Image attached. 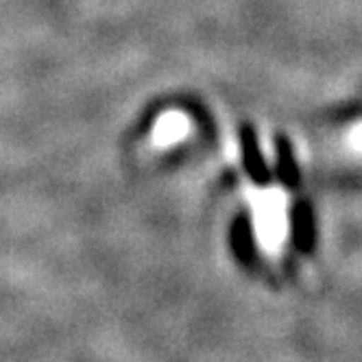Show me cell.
Masks as SVG:
<instances>
[{"label": "cell", "instance_id": "3", "mask_svg": "<svg viewBox=\"0 0 362 362\" xmlns=\"http://www.w3.org/2000/svg\"><path fill=\"white\" fill-rule=\"evenodd\" d=\"M284 212H281V201L277 197H271L269 201L262 203V210H260V221L264 227V234L269 236L271 243H275L284 229Z\"/></svg>", "mask_w": 362, "mask_h": 362}, {"label": "cell", "instance_id": "4", "mask_svg": "<svg viewBox=\"0 0 362 362\" xmlns=\"http://www.w3.org/2000/svg\"><path fill=\"white\" fill-rule=\"evenodd\" d=\"M277 158H279V175L281 179L286 181L288 186L297 184V168H295V160H293V153L288 142L279 138L277 140Z\"/></svg>", "mask_w": 362, "mask_h": 362}, {"label": "cell", "instance_id": "2", "mask_svg": "<svg viewBox=\"0 0 362 362\" xmlns=\"http://www.w3.org/2000/svg\"><path fill=\"white\" fill-rule=\"evenodd\" d=\"M186 132H188V120L181 114H168L155 127V140L160 144H173L184 138Z\"/></svg>", "mask_w": 362, "mask_h": 362}, {"label": "cell", "instance_id": "1", "mask_svg": "<svg viewBox=\"0 0 362 362\" xmlns=\"http://www.w3.org/2000/svg\"><path fill=\"white\" fill-rule=\"evenodd\" d=\"M240 144H243V158H245L247 173L257 181V184H264V181L269 179V170H267L264 158H262V153H260V146H257L253 127H243Z\"/></svg>", "mask_w": 362, "mask_h": 362}, {"label": "cell", "instance_id": "5", "mask_svg": "<svg viewBox=\"0 0 362 362\" xmlns=\"http://www.w3.org/2000/svg\"><path fill=\"white\" fill-rule=\"evenodd\" d=\"M310 238V218L308 212L301 208L297 210V245H305Z\"/></svg>", "mask_w": 362, "mask_h": 362}]
</instances>
